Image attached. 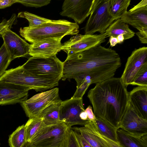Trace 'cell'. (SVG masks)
I'll return each instance as SVG.
<instances>
[{
    "label": "cell",
    "instance_id": "cell-1",
    "mask_svg": "<svg viewBox=\"0 0 147 147\" xmlns=\"http://www.w3.org/2000/svg\"><path fill=\"white\" fill-rule=\"evenodd\" d=\"M121 65L119 55L115 50L98 45L67 55L63 62L61 79H74L78 86L84 77L89 76L96 84L113 77Z\"/></svg>",
    "mask_w": 147,
    "mask_h": 147
},
{
    "label": "cell",
    "instance_id": "cell-2",
    "mask_svg": "<svg viewBox=\"0 0 147 147\" xmlns=\"http://www.w3.org/2000/svg\"><path fill=\"white\" fill-rule=\"evenodd\" d=\"M128 94L120 78L113 77L96 84L89 91L87 97L96 117L118 129L127 107Z\"/></svg>",
    "mask_w": 147,
    "mask_h": 147
},
{
    "label": "cell",
    "instance_id": "cell-3",
    "mask_svg": "<svg viewBox=\"0 0 147 147\" xmlns=\"http://www.w3.org/2000/svg\"><path fill=\"white\" fill-rule=\"evenodd\" d=\"M79 26L76 23L65 20H52L37 27L30 28H21V35L26 40L33 44L50 38H61L68 35L77 34Z\"/></svg>",
    "mask_w": 147,
    "mask_h": 147
},
{
    "label": "cell",
    "instance_id": "cell-4",
    "mask_svg": "<svg viewBox=\"0 0 147 147\" xmlns=\"http://www.w3.org/2000/svg\"><path fill=\"white\" fill-rule=\"evenodd\" d=\"M22 66L33 75L42 79L59 83L62 77L63 62L56 55L32 57Z\"/></svg>",
    "mask_w": 147,
    "mask_h": 147
},
{
    "label": "cell",
    "instance_id": "cell-5",
    "mask_svg": "<svg viewBox=\"0 0 147 147\" xmlns=\"http://www.w3.org/2000/svg\"><path fill=\"white\" fill-rule=\"evenodd\" d=\"M0 81L13 83L42 92L52 88L59 83L38 78L24 69L22 66L6 70Z\"/></svg>",
    "mask_w": 147,
    "mask_h": 147
},
{
    "label": "cell",
    "instance_id": "cell-6",
    "mask_svg": "<svg viewBox=\"0 0 147 147\" xmlns=\"http://www.w3.org/2000/svg\"><path fill=\"white\" fill-rule=\"evenodd\" d=\"M68 128L61 121L47 125L26 143L25 147H62Z\"/></svg>",
    "mask_w": 147,
    "mask_h": 147
},
{
    "label": "cell",
    "instance_id": "cell-7",
    "mask_svg": "<svg viewBox=\"0 0 147 147\" xmlns=\"http://www.w3.org/2000/svg\"><path fill=\"white\" fill-rule=\"evenodd\" d=\"M110 0H94L90 16L84 27L85 34L92 35L96 32L105 33L115 21L110 15Z\"/></svg>",
    "mask_w": 147,
    "mask_h": 147
},
{
    "label": "cell",
    "instance_id": "cell-8",
    "mask_svg": "<svg viewBox=\"0 0 147 147\" xmlns=\"http://www.w3.org/2000/svg\"><path fill=\"white\" fill-rule=\"evenodd\" d=\"M59 93L58 88L52 89L34 95L21 105L29 118L38 117L46 108L61 100Z\"/></svg>",
    "mask_w": 147,
    "mask_h": 147
},
{
    "label": "cell",
    "instance_id": "cell-9",
    "mask_svg": "<svg viewBox=\"0 0 147 147\" xmlns=\"http://www.w3.org/2000/svg\"><path fill=\"white\" fill-rule=\"evenodd\" d=\"M82 98H71L62 101L59 109V121L68 128L76 125L84 126L90 121H84L80 117V113L84 111Z\"/></svg>",
    "mask_w": 147,
    "mask_h": 147
},
{
    "label": "cell",
    "instance_id": "cell-10",
    "mask_svg": "<svg viewBox=\"0 0 147 147\" xmlns=\"http://www.w3.org/2000/svg\"><path fill=\"white\" fill-rule=\"evenodd\" d=\"M106 37L105 33L92 35L77 34L62 44L61 50L70 55L101 44L105 41Z\"/></svg>",
    "mask_w": 147,
    "mask_h": 147
},
{
    "label": "cell",
    "instance_id": "cell-11",
    "mask_svg": "<svg viewBox=\"0 0 147 147\" xmlns=\"http://www.w3.org/2000/svg\"><path fill=\"white\" fill-rule=\"evenodd\" d=\"M94 0H65L60 15L70 18L77 24H82L90 14Z\"/></svg>",
    "mask_w": 147,
    "mask_h": 147
},
{
    "label": "cell",
    "instance_id": "cell-12",
    "mask_svg": "<svg viewBox=\"0 0 147 147\" xmlns=\"http://www.w3.org/2000/svg\"><path fill=\"white\" fill-rule=\"evenodd\" d=\"M147 63V47L135 49L128 57L123 73L120 78L127 87L131 85L136 74L142 66Z\"/></svg>",
    "mask_w": 147,
    "mask_h": 147
},
{
    "label": "cell",
    "instance_id": "cell-13",
    "mask_svg": "<svg viewBox=\"0 0 147 147\" xmlns=\"http://www.w3.org/2000/svg\"><path fill=\"white\" fill-rule=\"evenodd\" d=\"M31 89L0 81V105L20 103L27 99Z\"/></svg>",
    "mask_w": 147,
    "mask_h": 147
},
{
    "label": "cell",
    "instance_id": "cell-14",
    "mask_svg": "<svg viewBox=\"0 0 147 147\" xmlns=\"http://www.w3.org/2000/svg\"><path fill=\"white\" fill-rule=\"evenodd\" d=\"M119 129L134 135H147V120L139 116L128 102Z\"/></svg>",
    "mask_w": 147,
    "mask_h": 147
},
{
    "label": "cell",
    "instance_id": "cell-15",
    "mask_svg": "<svg viewBox=\"0 0 147 147\" xmlns=\"http://www.w3.org/2000/svg\"><path fill=\"white\" fill-rule=\"evenodd\" d=\"M8 28L1 34L4 44L11 58L24 57L29 54L31 45Z\"/></svg>",
    "mask_w": 147,
    "mask_h": 147
},
{
    "label": "cell",
    "instance_id": "cell-16",
    "mask_svg": "<svg viewBox=\"0 0 147 147\" xmlns=\"http://www.w3.org/2000/svg\"><path fill=\"white\" fill-rule=\"evenodd\" d=\"M61 38H50L32 44L29 55L32 57H48L56 55L61 51Z\"/></svg>",
    "mask_w": 147,
    "mask_h": 147
},
{
    "label": "cell",
    "instance_id": "cell-17",
    "mask_svg": "<svg viewBox=\"0 0 147 147\" xmlns=\"http://www.w3.org/2000/svg\"><path fill=\"white\" fill-rule=\"evenodd\" d=\"M128 100L137 115L147 120V86L134 88L129 92Z\"/></svg>",
    "mask_w": 147,
    "mask_h": 147
},
{
    "label": "cell",
    "instance_id": "cell-18",
    "mask_svg": "<svg viewBox=\"0 0 147 147\" xmlns=\"http://www.w3.org/2000/svg\"><path fill=\"white\" fill-rule=\"evenodd\" d=\"M71 128L80 133L92 147H110L99 135L94 121H90L83 127Z\"/></svg>",
    "mask_w": 147,
    "mask_h": 147
},
{
    "label": "cell",
    "instance_id": "cell-19",
    "mask_svg": "<svg viewBox=\"0 0 147 147\" xmlns=\"http://www.w3.org/2000/svg\"><path fill=\"white\" fill-rule=\"evenodd\" d=\"M121 19L137 30L147 27V6L135 10L127 11Z\"/></svg>",
    "mask_w": 147,
    "mask_h": 147
},
{
    "label": "cell",
    "instance_id": "cell-20",
    "mask_svg": "<svg viewBox=\"0 0 147 147\" xmlns=\"http://www.w3.org/2000/svg\"><path fill=\"white\" fill-rule=\"evenodd\" d=\"M117 133L118 142L124 147H147V135H134L121 129Z\"/></svg>",
    "mask_w": 147,
    "mask_h": 147
},
{
    "label": "cell",
    "instance_id": "cell-21",
    "mask_svg": "<svg viewBox=\"0 0 147 147\" xmlns=\"http://www.w3.org/2000/svg\"><path fill=\"white\" fill-rule=\"evenodd\" d=\"M106 36L117 37L118 35H123L125 40L134 37L135 33L129 28L127 24L121 19L115 20L107 28L105 32Z\"/></svg>",
    "mask_w": 147,
    "mask_h": 147
},
{
    "label": "cell",
    "instance_id": "cell-22",
    "mask_svg": "<svg viewBox=\"0 0 147 147\" xmlns=\"http://www.w3.org/2000/svg\"><path fill=\"white\" fill-rule=\"evenodd\" d=\"M62 101L51 105L44 110L39 117L42 118L46 125L56 124L59 122V109Z\"/></svg>",
    "mask_w": 147,
    "mask_h": 147
},
{
    "label": "cell",
    "instance_id": "cell-23",
    "mask_svg": "<svg viewBox=\"0 0 147 147\" xmlns=\"http://www.w3.org/2000/svg\"><path fill=\"white\" fill-rule=\"evenodd\" d=\"M94 123L99 133L114 141L118 142L117 129L107 121L96 117Z\"/></svg>",
    "mask_w": 147,
    "mask_h": 147
},
{
    "label": "cell",
    "instance_id": "cell-24",
    "mask_svg": "<svg viewBox=\"0 0 147 147\" xmlns=\"http://www.w3.org/2000/svg\"><path fill=\"white\" fill-rule=\"evenodd\" d=\"M26 127V143L32 140L47 125L42 118L38 117L29 118L25 124Z\"/></svg>",
    "mask_w": 147,
    "mask_h": 147
},
{
    "label": "cell",
    "instance_id": "cell-25",
    "mask_svg": "<svg viewBox=\"0 0 147 147\" xmlns=\"http://www.w3.org/2000/svg\"><path fill=\"white\" fill-rule=\"evenodd\" d=\"M130 2V0H110L109 12L114 20L125 15Z\"/></svg>",
    "mask_w": 147,
    "mask_h": 147
},
{
    "label": "cell",
    "instance_id": "cell-26",
    "mask_svg": "<svg viewBox=\"0 0 147 147\" xmlns=\"http://www.w3.org/2000/svg\"><path fill=\"white\" fill-rule=\"evenodd\" d=\"M8 143L10 147H25L26 141L25 125L19 126L9 135Z\"/></svg>",
    "mask_w": 147,
    "mask_h": 147
},
{
    "label": "cell",
    "instance_id": "cell-27",
    "mask_svg": "<svg viewBox=\"0 0 147 147\" xmlns=\"http://www.w3.org/2000/svg\"><path fill=\"white\" fill-rule=\"evenodd\" d=\"M17 17L26 19L28 21L30 28H33L40 25L51 22L52 20L43 18L27 11L19 13Z\"/></svg>",
    "mask_w": 147,
    "mask_h": 147
},
{
    "label": "cell",
    "instance_id": "cell-28",
    "mask_svg": "<svg viewBox=\"0 0 147 147\" xmlns=\"http://www.w3.org/2000/svg\"><path fill=\"white\" fill-rule=\"evenodd\" d=\"M13 60L3 43L0 48V77Z\"/></svg>",
    "mask_w": 147,
    "mask_h": 147
},
{
    "label": "cell",
    "instance_id": "cell-29",
    "mask_svg": "<svg viewBox=\"0 0 147 147\" xmlns=\"http://www.w3.org/2000/svg\"><path fill=\"white\" fill-rule=\"evenodd\" d=\"M94 84L92 78L90 76L84 77L82 80L79 85L76 87V90L72 98H82L83 96L90 86Z\"/></svg>",
    "mask_w": 147,
    "mask_h": 147
},
{
    "label": "cell",
    "instance_id": "cell-30",
    "mask_svg": "<svg viewBox=\"0 0 147 147\" xmlns=\"http://www.w3.org/2000/svg\"><path fill=\"white\" fill-rule=\"evenodd\" d=\"M131 85L140 86H147V63L141 67Z\"/></svg>",
    "mask_w": 147,
    "mask_h": 147
},
{
    "label": "cell",
    "instance_id": "cell-31",
    "mask_svg": "<svg viewBox=\"0 0 147 147\" xmlns=\"http://www.w3.org/2000/svg\"><path fill=\"white\" fill-rule=\"evenodd\" d=\"M62 147H81L75 133L71 128H69Z\"/></svg>",
    "mask_w": 147,
    "mask_h": 147
},
{
    "label": "cell",
    "instance_id": "cell-32",
    "mask_svg": "<svg viewBox=\"0 0 147 147\" xmlns=\"http://www.w3.org/2000/svg\"><path fill=\"white\" fill-rule=\"evenodd\" d=\"M51 0H17V3H21L24 6L36 8L47 5L50 3Z\"/></svg>",
    "mask_w": 147,
    "mask_h": 147
},
{
    "label": "cell",
    "instance_id": "cell-33",
    "mask_svg": "<svg viewBox=\"0 0 147 147\" xmlns=\"http://www.w3.org/2000/svg\"><path fill=\"white\" fill-rule=\"evenodd\" d=\"M16 18V14H13L9 19L7 20L4 19L0 23V36L6 29L11 28Z\"/></svg>",
    "mask_w": 147,
    "mask_h": 147
},
{
    "label": "cell",
    "instance_id": "cell-34",
    "mask_svg": "<svg viewBox=\"0 0 147 147\" xmlns=\"http://www.w3.org/2000/svg\"><path fill=\"white\" fill-rule=\"evenodd\" d=\"M138 32L136 33L141 42L143 44L147 43V27H143L138 30Z\"/></svg>",
    "mask_w": 147,
    "mask_h": 147
},
{
    "label": "cell",
    "instance_id": "cell-35",
    "mask_svg": "<svg viewBox=\"0 0 147 147\" xmlns=\"http://www.w3.org/2000/svg\"><path fill=\"white\" fill-rule=\"evenodd\" d=\"M74 132L81 147H92V146L82 137L80 133L75 131H74Z\"/></svg>",
    "mask_w": 147,
    "mask_h": 147
},
{
    "label": "cell",
    "instance_id": "cell-36",
    "mask_svg": "<svg viewBox=\"0 0 147 147\" xmlns=\"http://www.w3.org/2000/svg\"><path fill=\"white\" fill-rule=\"evenodd\" d=\"M98 133L100 137L105 141L110 147H124L118 142L114 141L109 139L100 134L98 132Z\"/></svg>",
    "mask_w": 147,
    "mask_h": 147
},
{
    "label": "cell",
    "instance_id": "cell-37",
    "mask_svg": "<svg viewBox=\"0 0 147 147\" xmlns=\"http://www.w3.org/2000/svg\"><path fill=\"white\" fill-rule=\"evenodd\" d=\"M86 113L88 115V119L90 121H95L96 117L93 112L92 107L89 105L84 110Z\"/></svg>",
    "mask_w": 147,
    "mask_h": 147
},
{
    "label": "cell",
    "instance_id": "cell-38",
    "mask_svg": "<svg viewBox=\"0 0 147 147\" xmlns=\"http://www.w3.org/2000/svg\"><path fill=\"white\" fill-rule=\"evenodd\" d=\"M17 1V0H0V9L9 7Z\"/></svg>",
    "mask_w": 147,
    "mask_h": 147
},
{
    "label": "cell",
    "instance_id": "cell-39",
    "mask_svg": "<svg viewBox=\"0 0 147 147\" xmlns=\"http://www.w3.org/2000/svg\"><path fill=\"white\" fill-rule=\"evenodd\" d=\"M146 6H147V0H143L141 1L138 4L132 8L130 9L129 11H133L136 9L141 8Z\"/></svg>",
    "mask_w": 147,
    "mask_h": 147
},
{
    "label": "cell",
    "instance_id": "cell-40",
    "mask_svg": "<svg viewBox=\"0 0 147 147\" xmlns=\"http://www.w3.org/2000/svg\"><path fill=\"white\" fill-rule=\"evenodd\" d=\"M109 42L111 46L112 47H114L118 44V41L117 37L113 36L110 37Z\"/></svg>",
    "mask_w": 147,
    "mask_h": 147
},
{
    "label": "cell",
    "instance_id": "cell-41",
    "mask_svg": "<svg viewBox=\"0 0 147 147\" xmlns=\"http://www.w3.org/2000/svg\"><path fill=\"white\" fill-rule=\"evenodd\" d=\"M80 118L83 120L89 121L88 119L87 113L84 111L80 113Z\"/></svg>",
    "mask_w": 147,
    "mask_h": 147
},
{
    "label": "cell",
    "instance_id": "cell-42",
    "mask_svg": "<svg viewBox=\"0 0 147 147\" xmlns=\"http://www.w3.org/2000/svg\"><path fill=\"white\" fill-rule=\"evenodd\" d=\"M118 41V44H121L125 40L124 36L123 35H118L117 37Z\"/></svg>",
    "mask_w": 147,
    "mask_h": 147
}]
</instances>
